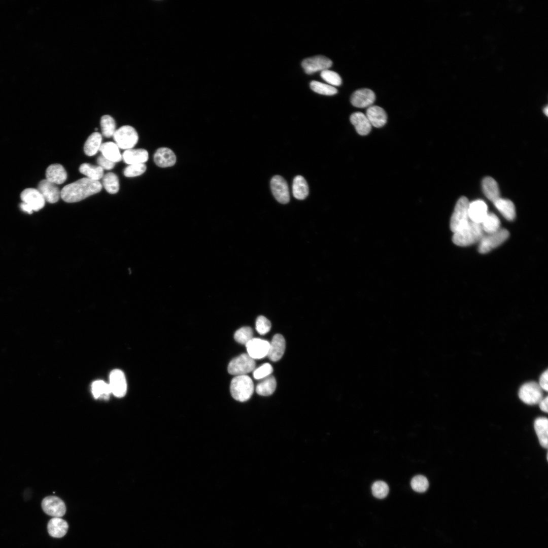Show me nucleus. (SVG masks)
Here are the masks:
<instances>
[{"label": "nucleus", "mask_w": 548, "mask_h": 548, "mask_svg": "<svg viewBox=\"0 0 548 548\" xmlns=\"http://www.w3.org/2000/svg\"><path fill=\"white\" fill-rule=\"evenodd\" d=\"M101 188L99 181L83 178L65 185L60 191V197L66 202H78L98 193Z\"/></svg>", "instance_id": "nucleus-1"}, {"label": "nucleus", "mask_w": 548, "mask_h": 548, "mask_svg": "<svg viewBox=\"0 0 548 548\" xmlns=\"http://www.w3.org/2000/svg\"><path fill=\"white\" fill-rule=\"evenodd\" d=\"M484 235L481 224L469 221L462 228L454 233L452 241L459 246H467L479 242Z\"/></svg>", "instance_id": "nucleus-2"}, {"label": "nucleus", "mask_w": 548, "mask_h": 548, "mask_svg": "<svg viewBox=\"0 0 548 548\" xmlns=\"http://www.w3.org/2000/svg\"><path fill=\"white\" fill-rule=\"evenodd\" d=\"M230 390L234 399L240 402L246 401L253 393V382L247 375L235 376L231 380Z\"/></svg>", "instance_id": "nucleus-3"}, {"label": "nucleus", "mask_w": 548, "mask_h": 548, "mask_svg": "<svg viewBox=\"0 0 548 548\" xmlns=\"http://www.w3.org/2000/svg\"><path fill=\"white\" fill-rule=\"evenodd\" d=\"M469 203L468 199L464 196L460 197L457 201L450 221V228L454 233L464 227L469 221L468 215Z\"/></svg>", "instance_id": "nucleus-4"}, {"label": "nucleus", "mask_w": 548, "mask_h": 548, "mask_svg": "<svg viewBox=\"0 0 548 548\" xmlns=\"http://www.w3.org/2000/svg\"><path fill=\"white\" fill-rule=\"evenodd\" d=\"M113 138L118 147L125 150L133 148L139 140L136 131L129 125H124L116 130Z\"/></svg>", "instance_id": "nucleus-5"}, {"label": "nucleus", "mask_w": 548, "mask_h": 548, "mask_svg": "<svg viewBox=\"0 0 548 548\" xmlns=\"http://www.w3.org/2000/svg\"><path fill=\"white\" fill-rule=\"evenodd\" d=\"M255 362L248 354H242L233 358L228 366V372L232 375H246L254 370Z\"/></svg>", "instance_id": "nucleus-6"}, {"label": "nucleus", "mask_w": 548, "mask_h": 548, "mask_svg": "<svg viewBox=\"0 0 548 548\" xmlns=\"http://www.w3.org/2000/svg\"><path fill=\"white\" fill-rule=\"evenodd\" d=\"M509 235L508 230L500 229L495 232L484 235L479 242L478 252L482 254L489 252L504 242Z\"/></svg>", "instance_id": "nucleus-7"}, {"label": "nucleus", "mask_w": 548, "mask_h": 548, "mask_svg": "<svg viewBox=\"0 0 548 548\" xmlns=\"http://www.w3.org/2000/svg\"><path fill=\"white\" fill-rule=\"evenodd\" d=\"M519 397L527 404H538L543 398L542 390L538 383L535 382H527L520 387Z\"/></svg>", "instance_id": "nucleus-8"}, {"label": "nucleus", "mask_w": 548, "mask_h": 548, "mask_svg": "<svg viewBox=\"0 0 548 548\" xmlns=\"http://www.w3.org/2000/svg\"><path fill=\"white\" fill-rule=\"evenodd\" d=\"M41 505L46 514L53 517L60 518L65 513L66 507L64 502L56 496L45 497L42 500Z\"/></svg>", "instance_id": "nucleus-9"}, {"label": "nucleus", "mask_w": 548, "mask_h": 548, "mask_svg": "<svg viewBox=\"0 0 548 548\" xmlns=\"http://www.w3.org/2000/svg\"><path fill=\"white\" fill-rule=\"evenodd\" d=\"M270 187L275 198L278 202L285 204L289 201L288 184L283 177L279 175L272 177L270 181Z\"/></svg>", "instance_id": "nucleus-10"}, {"label": "nucleus", "mask_w": 548, "mask_h": 548, "mask_svg": "<svg viewBox=\"0 0 548 548\" xmlns=\"http://www.w3.org/2000/svg\"><path fill=\"white\" fill-rule=\"evenodd\" d=\"M332 64V61L327 57L318 55L304 59L301 65L307 74L328 69Z\"/></svg>", "instance_id": "nucleus-11"}, {"label": "nucleus", "mask_w": 548, "mask_h": 548, "mask_svg": "<svg viewBox=\"0 0 548 548\" xmlns=\"http://www.w3.org/2000/svg\"><path fill=\"white\" fill-rule=\"evenodd\" d=\"M109 386L112 393L117 397L125 396L127 384L124 373L119 369L112 370L110 374Z\"/></svg>", "instance_id": "nucleus-12"}, {"label": "nucleus", "mask_w": 548, "mask_h": 548, "mask_svg": "<svg viewBox=\"0 0 548 548\" xmlns=\"http://www.w3.org/2000/svg\"><path fill=\"white\" fill-rule=\"evenodd\" d=\"M20 198L22 202L30 206L33 211L40 210L45 204L44 198L37 189H25L21 193Z\"/></svg>", "instance_id": "nucleus-13"}, {"label": "nucleus", "mask_w": 548, "mask_h": 548, "mask_svg": "<svg viewBox=\"0 0 548 548\" xmlns=\"http://www.w3.org/2000/svg\"><path fill=\"white\" fill-rule=\"evenodd\" d=\"M248 354L253 359H261L267 356L269 342L265 340L253 338L246 344Z\"/></svg>", "instance_id": "nucleus-14"}, {"label": "nucleus", "mask_w": 548, "mask_h": 548, "mask_svg": "<svg viewBox=\"0 0 548 548\" xmlns=\"http://www.w3.org/2000/svg\"><path fill=\"white\" fill-rule=\"evenodd\" d=\"M375 99V94L371 90L363 88L355 91L352 94L351 102L356 107L364 108L372 106Z\"/></svg>", "instance_id": "nucleus-15"}, {"label": "nucleus", "mask_w": 548, "mask_h": 548, "mask_svg": "<svg viewBox=\"0 0 548 548\" xmlns=\"http://www.w3.org/2000/svg\"><path fill=\"white\" fill-rule=\"evenodd\" d=\"M43 195L45 201L54 203L58 201L60 191L57 185L46 179L41 181L37 189Z\"/></svg>", "instance_id": "nucleus-16"}, {"label": "nucleus", "mask_w": 548, "mask_h": 548, "mask_svg": "<svg viewBox=\"0 0 548 548\" xmlns=\"http://www.w3.org/2000/svg\"><path fill=\"white\" fill-rule=\"evenodd\" d=\"M488 213V207L484 201L476 200L469 203L468 215L471 221L481 224Z\"/></svg>", "instance_id": "nucleus-17"}, {"label": "nucleus", "mask_w": 548, "mask_h": 548, "mask_svg": "<svg viewBox=\"0 0 548 548\" xmlns=\"http://www.w3.org/2000/svg\"><path fill=\"white\" fill-rule=\"evenodd\" d=\"M286 347V342L284 337L280 334H275L269 342V347L267 356L272 361L279 360L283 356Z\"/></svg>", "instance_id": "nucleus-18"}, {"label": "nucleus", "mask_w": 548, "mask_h": 548, "mask_svg": "<svg viewBox=\"0 0 548 548\" xmlns=\"http://www.w3.org/2000/svg\"><path fill=\"white\" fill-rule=\"evenodd\" d=\"M365 115L371 126L376 128L382 127L387 121L385 111L378 106L372 105L367 108Z\"/></svg>", "instance_id": "nucleus-19"}, {"label": "nucleus", "mask_w": 548, "mask_h": 548, "mask_svg": "<svg viewBox=\"0 0 548 548\" xmlns=\"http://www.w3.org/2000/svg\"><path fill=\"white\" fill-rule=\"evenodd\" d=\"M155 164L161 167L174 165L176 162V156L173 151L166 147L158 149L154 155Z\"/></svg>", "instance_id": "nucleus-20"}, {"label": "nucleus", "mask_w": 548, "mask_h": 548, "mask_svg": "<svg viewBox=\"0 0 548 548\" xmlns=\"http://www.w3.org/2000/svg\"><path fill=\"white\" fill-rule=\"evenodd\" d=\"M350 119L359 134L366 135L370 132L372 126L365 114L355 112L351 115Z\"/></svg>", "instance_id": "nucleus-21"}, {"label": "nucleus", "mask_w": 548, "mask_h": 548, "mask_svg": "<svg viewBox=\"0 0 548 548\" xmlns=\"http://www.w3.org/2000/svg\"><path fill=\"white\" fill-rule=\"evenodd\" d=\"M148 153L144 149H130L126 150L122 155L125 163L130 165L144 163L148 159Z\"/></svg>", "instance_id": "nucleus-22"}, {"label": "nucleus", "mask_w": 548, "mask_h": 548, "mask_svg": "<svg viewBox=\"0 0 548 548\" xmlns=\"http://www.w3.org/2000/svg\"><path fill=\"white\" fill-rule=\"evenodd\" d=\"M46 180L56 185L61 184L66 181L67 173L62 165L52 164L46 169Z\"/></svg>", "instance_id": "nucleus-23"}, {"label": "nucleus", "mask_w": 548, "mask_h": 548, "mask_svg": "<svg viewBox=\"0 0 548 548\" xmlns=\"http://www.w3.org/2000/svg\"><path fill=\"white\" fill-rule=\"evenodd\" d=\"M67 522L60 518L54 517L48 522L47 529L50 536L60 538L64 536L68 530Z\"/></svg>", "instance_id": "nucleus-24"}, {"label": "nucleus", "mask_w": 548, "mask_h": 548, "mask_svg": "<svg viewBox=\"0 0 548 548\" xmlns=\"http://www.w3.org/2000/svg\"><path fill=\"white\" fill-rule=\"evenodd\" d=\"M534 427L539 443L544 448L548 446V420L545 417L537 418Z\"/></svg>", "instance_id": "nucleus-25"}, {"label": "nucleus", "mask_w": 548, "mask_h": 548, "mask_svg": "<svg viewBox=\"0 0 548 548\" xmlns=\"http://www.w3.org/2000/svg\"><path fill=\"white\" fill-rule=\"evenodd\" d=\"M485 196L493 203L500 198L499 189L496 181L492 177H485L482 183Z\"/></svg>", "instance_id": "nucleus-26"}, {"label": "nucleus", "mask_w": 548, "mask_h": 548, "mask_svg": "<svg viewBox=\"0 0 548 548\" xmlns=\"http://www.w3.org/2000/svg\"><path fill=\"white\" fill-rule=\"evenodd\" d=\"M99 151L102 156L114 163L122 159L119 148L115 143L108 142L102 143Z\"/></svg>", "instance_id": "nucleus-27"}, {"label": "nucleus", "mask_w": 548, "mask_h": 548, "mask_svg": "<svg viewBox=\"0 0 548 548\" xmlns=\"http://www.w3.org/2000/svg\"><path fill=\"white\" fill-rule=\"evenodd\" d=\"M495 207L507 220L512 221L516 217L515 207L513 202L500 197L494 202Z\"/></svg>", "instance_id": "nucleus-28"}, {"label": "nucleus", "mask_w": 548, "mask_h": 548, "mask_svg": "<svg viewBox=\"0 0 548 548\" xmlns=\"http://www.w3.org/2000/svg\"><path fill=\"white\" fill-rule=\"evenodd\" d=\"M101 142L102 136L100 133L95 132L91 134L86 140L84 146V151L85 154L89 156L95 155L98 151H99Z\"/></svg>", "instance_id": "nucleus-29"}, {"label": "nucleus", "mask_w": 548, "mask_h": 548, "mask_svg": "<svg viewBox=\"0 0 548 548\" xmlns=\"http://www.w3.org/2000/svg\"><path fill=\"white\" fill-rule=\"evenodd\" d=\"M292 192L297 199H304L309 194V186L305 179L301 176H296L293 181Z\"/></svg>", "instance_id": "nucleus-30"}, {"label": "nucleus", "mask_w": 548, "mask_h": 548, "mask_svg": "<svg viewBox=\"0 0 548 548\" xmlns=\"http://www.w3.org/2000/svg\"><path fill=\"white\" fill-rule=\"evenodd\" d=\"M276 386L277 382L275 377L269 375L264 378V380L257 385L256 391L261 396H269L275 392Z\"/></svg>", "instance_id": "nucleus-31"}, {"label": "nucleus", "mask_w": 548, "mask_h": 548, "mask_svg": "<svg viewBox=\"0 0 548 548\" xmlns=\"http://www.w3.org/2000/svg\"><path fill=\"white\" fill-rule=\"evenodd\" d=\"M79 171L86 178L94 181H99L104 175V169L101 167L87 163L82 164L79 167Z\"/></svg>", "instance_id": "nucleus-32"}, {"label": "nucleus", "mask_w": 548, "mask_h": 548, "mask_svg": "<svg viewBox=\"0 0 548 548\" xmlns=\"http://www.w3.org/2000/svg\"><path fill=\"white\" fill-rule=\"evenodd\" d=\"M91 390L95 399L107 400L111 393L109 385L101 380L94 382L91 386Z\"/></svg>", "instance_id": "nucleus-33"}, {"label": "nucleus", "mask_w": 548, "mask_h": 548, "mask_svg": "<svg viewBox=\"0 0 548 548\" xmlns=\"http://www.w3.org/2000/svg\"><path fill=\"white\" fill-rule=\"evenodd\" d=\"M481 225L484 232L489 234L500 229V222L495 214L488 213Z\"/></svg>", "instance_id": "nucleus-34"}, {"label": "nucleus", "mask_w": 548, "mask_h": 548, "mask_svg": "<svg viewBox=\"0 0 548 548\" xmlns=\"http://www.w3.org/2000/svg\"><path fill=\"white\" fill-rule=\"evenodd\" d=\"M102 183L106 191L110 194L117 193L119 189V180L117 176L112 172L104 175Z\"/></svg>", "instance_id": "nucleus-35"}, {"label": "nucleus", "mask_w": 548, "mask_h": 548, "mask_svg": "<svg viewBox=\"0 0 548 548\" xmlns=\"http://www.w3.org/2000/svg\"><path fill=\"white\" fill-rule=\"evenodd\" d=\"M100 126L103 135L106 138L113 136L116 131V123L112 117L105 115L100 119Z\"/></svg>", "instance_id": "nucleus-36"}, {"label": "nucleus", "mask_w": 548, "mask_h": 548, "mask_svg": "<svg viewBox=\"0 0 548 548\" xmlns=\"http://www.w3.org/2000/svg\"><path fill=\"white\" fill-rule=\"evenodd\" d=\"M310 87L314 92L325 95H333L337 92V90L334 87L317 81H312Z\"/></svg>", "instance_id": "nucleus-37"}, {"label": "nucleus", "mask_w": 548, "mask_h": 548, "mask_svg": "<svg viewBox=\"0 0 548 548\" xmlns=\"http://www.w3.org/2000/svg\"><path fill=\"white\" fill-rule=\"evenodd\" d=\"M253 335L252 329L248 326L238 329L234 334V339L238 343L245 345L252 339Z\"/></svg>", "instance_id": "nucleus-38"}, {"label": "nucleus", "mask_w": 548, "mask_h": 548, "mask_svg": "<svg viewBox=\"0 0 548 548\" xmlns=\"http://www.w3.org/2000/svg\"><path fill=\"white\" fill-rule=\"evenodd\" d=\"M410 485L415 491L422 493L427 490L429 487V482L425 476L417 475L412 478Z\"/></svg>", "instance_id": "nucleus-39"}, {"label": "nucleus", "mask_w": 548, "mask_h": 548, "mask_svg": "<svg viewBox=\"0 0 548 548\" xmlns=\"http://www.w3.org/2000/svg\"><path fill=\"white\" fill-rule=\"evenodd\" d=\"M371 491L373 495L379 499L385 498L389 491L388 485L384 482L378 481L372 485Z\"/></svg>", "instance_id": "nucleus-40"}, {"label": "nucleus", "mask_w": 548, "mask_h": 548, "mask_svg": "<svg viewBox=\"0 0 548 548\" xmlns=\"http://www.w3.org/2000/svg\"><path fill=\"white\" fill-rule=\"evenodd\" d=\"M321 78L331 86H339L341 84V79L336 72L328 69L321 71Z\"/></svg>", "instance_id": "nucleus-41"}, {"label": "nucleus", "mask_w": 548, "mask_h": 548, "mask_svg": "<svg viewBox=\"0 0 548 548\" xmlns=\"http://www.w3.org/2000/svg\"><path fill=\"white\" fill-rule=\"evenodd\" d=\"M146 168L144 163L130 164L124 168L123 174L127 177H134L142 175Z\"/></svg>", "instance_id": "nucleus-42"}, {"label": "nucleus", "mask_w": 548, "mask_h": 548, "mask_svg": "<svg viewBox=\"0 0 548 548\" xmlns=\"http://www.w3.org/2000/svg\"><path fill=\"white\" fill-rule=\"evenodd\" d=\"M270 328L271 323L266 318L263 316L258 317L256 321V329L260 334H266L270 330Z\"/></svg>", "instance_id": "nucleus-43"}, {"label": "nucleus", "mask_w": 548, "mask_h": 548, "mask_svg": "<svg viewBox=\"0 0 548 548\" xmlns=\"http://www.w3.org/2000/svg\"><path fill=\"white\" fill-rule=\"evenodd\" d=\"M273 369L271 365L269 363H266L254 369L253 376L257 380L264 379L270 375Z\"/></svg>", "instance_id": "nucleus-44"}, {"label": "nucleus", "mask_w": 548, "mask_h": 548, "mask_svg": "<svg viewBox=\"0 0 548 548\" xmlns=\"http://www.w3.org/2000/svg\"><path fill=\"white\" fill-rule=\"evenodd\" d=\"M97 163L103 169L110 170L114 168L115 163L109 160L102 155L97 158Z\"/></svg>", "instance_id": "nucleus-45"}, {"label": "nucleus", "mask_w": 548, "mask_h": 548, "mask_svg": "<svg viewBox=\"0 0 548 548\" xmlns=\"http://www.w3.org/2000/svg\"><path fill=\"white\" fill-rule=\"evenodd\" d=\"M547 379L548 372L546 369L541 374L538 383L541 389L545 391H547L548 390Z\"/></svg>", "instance_id": "nucleus-46"}, {"label": "nucleus", "mask_w": 548, "mask_h": 548, "mask_svg": "<svg viewBox=\"0 0 548 548\" xmlns=\"http://www.w3.org/2000/svg\"><path fill=\"white\" fill-rule=\"evenodd\" d=\"M547 403H548V397H547V396H546L544 398H542V399L538 403L539 408H540V409L541 410H542L543 412H545V413H547V411H548Z\"/></svg>", "instance_id": "nucleus-47"}, {"label": "nucleus", "mask_w": 548, "mask_h": 548, "mask_svg": "<svg viewBox=\"0 0 548 548\" xmlns=\"http://www.w3.org/2000/svg\"><path fill=\"white\" fill-rule=\"evenodd\" d=\"M20 208L22 211L29 214H32L33 212L30 206L23 202L20 204Z\"/></svg>", "instance_id": "nucleus-48"}, {"label": "nucleus", "mask_w": 548, "mask_h": 548, "mask_svg": "<svg viewBox=\"0 0 548 548\" xmlns=\"http://www.w3.org/2000/svg\"><path fill=\"white\" fill-rule=\"evenodd\" d=\"M543 112L546 116H547V113H548L547 106H546L544 108Z\"/></svg>", "instance_id": "nucleus-49"}]
</instances>
